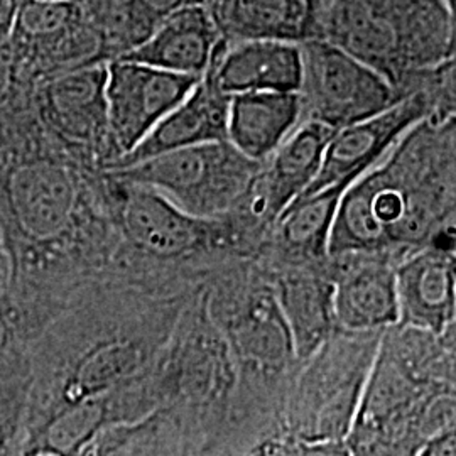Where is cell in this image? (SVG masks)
Returning a JSON list of instances; mask_svg holds the SVG:
<instances>
[{"label": "cell", "mask_w": 456, "mask_h": 456, "mask_svg": "<svg viewBox=\"0 0 456 456\" xmlns=\"http://www.w3.org/2000/svg\"><path fill=\"white\" fill-rule=\"evenodd\" d=\"M0 222L16 293L63 303L68 288L112 271L117 235L105 169L73 156L43 127L31 94L0 112Z\"/></svg>", "instance_id": "cell-1"}, {"label": "cell", "mask_w": 456, "mask_h": 456, "mask_svg": "<svg viewBox=\"0 0 456 456\" xmlns=\"http://www.w3.org/2000/svg\"><path fill=\"white\" fill-rule=\"evenodd\" d=\"M342 205L399 257L431 242L456 208V124L423 118L348 184Z\"/></svg>", "instance_id": "cell-2"}, {"label": "cell", "mask_w": 456, "mask_h": 456, "mask_svg": "<svg viewBox=\"0 0 456 456\" xmlns=\"http://www.w3.org/2000/svg\"><path fill=\"white\" fill-rule=\"evenodd\" d=\"M105 191L117 235L112 273L144 288H166L173 274L212 273L245 259L227 216L200 218L163 193L105 171Z\"/></svg>", "instance_id": "cell-3"}, {"label": "cell", "mask_w": 456, "mask_h": 456, "mask_svg": "<svg viewBox=\"0 0 456 456\" xmlns=\"http://www.w3.org/2000/svg\"><path fill=\"white\" fill-rule=\"evenodd\" d=\"M262 164L230 141H215L110 169L120 180L144 184L200 218H220L244 198Z\"/></svg>", "instance_id": "cell-4"}, {"label": "cell", "mask_w": 456, "mask_h": 456, "mask_svg": "<svg viewBox=\"0 0 456 456\" xmlns=\"http://www.w3.org/2000/svg\"><path fill=\"white\" fill-rule=\"evenodd\" d=\"M5 58L31 90L49 77L109 63L95 19L66 0H22Z\"/></svg>", "instance_id": "cell-5"}, {"label": "cell", "mask_w": 456, "mask_h": 456, "mask_svg": "<svg viewBox=\"0 0 456 456\" xmlns=\"http://www.w3.org/2000/svg\"><path fill=\"white\" fill-rule=\"evenodd\" d=\"M303 120L338 131L391 109L403 95L382 73L323 37L301 43Z\"/></svg>", "instance_id": "cell-6"}, {"label": "cell", "mask_w": 456, "mask_h": 456, "mask_svg": "<svg viewBox=\"0 0 456 456\" xmlns=\"http://www.w3.org/2000/svg\"><path fill=\"white\" fill-rule=\"evenodd\" d=\"M105 86L107 65H97L49 77L31 90L43 127L73 156L100 169L112 161Z\"/></svg>", "instance_id": "cell-7"}, {"label": "cell", "mask_w": 456, "mask_h": 456, "mask_svg": "<svg viewBox=\"0 0 456 456\" xmlns=\"http://www.w3.org/2000/svg\"><path fill=\"white\" fill-rule=\"evenodd\" d=\"M200 80L127 60L107 63L110 164L131 152L161 118L193 92Z\"/></svg>", "instance_id": "cell-8"}, {"label": "cell", "mask_w": 456, "mask_h": 456, "mask_svg": "<svg viewBox=\"0 0 456 456\" xmlns=\"http://www.w3.org/2000/svg\"><path fill=\"white\" fill-rule=\"evenodd\" d=\"M333 134V129L320 122L303 120L264 161L259 175L232 212L267 237L281 213L316 178Z\"/></svg>", "instance_id": "cell-9"}, {"label": "cell", "mask_w": 456, "mask_h": 456, "mask_svg": "<svg viewBox=\"0 0 456 456\" xmlns=\"http://www.w3.org/2000/svg\"><path fill=\"white\" fill-rule=\"evenodd\" d=\"M426 117L428 105L423 94L418 90L380 114L335 131L326 146L316 178L301 196L313 195L333 186H348L374 167L406 132Z\"/></svg>", "instance_id": "cell-10"}, {"label": "cell", "mask_w": 456, "mask_h": 456, "mask_svg": "<svg viewBox=\"0 0 456 456\" xmlns=\"http://www.w3.org/2000/svg\"><path fill=\"white\" fill-rule=\"evenodd\" d=\"M333 277L337 328L384 331L399 323L395 262L392 254H348L328 257Z\"/></svg>", "instance_id": "cell-11"}, {"label": "cell", "mask_w": 456, "mask_h": 456, "mask_svg": "<svg viewBox=\"0 0 456 456\" xmlns=\"http://www.w3.org/2000/svg\"><path fill=\"white\" fill-rule=\"evenodd\" d=\"M399 323L443 337L456 306V254L438 242L409 250L395 262Z\"/></svg>", "instance_id": "cell-12"}, {"label": "cell", "mask_w": 456, "mask_h": 456, "mask_svg": "<svg viewBox=\"0 0 456 456\" xmlns=\"http://www.w3.org/2000/svg\"><path fill=\"white\" fill-rule=\"evenodd\" d=\"M264 269L289 326L296 359H311L337 330L328 257L314 264Z\"/></svg>", "instance_id": "cell-13"}, {"label": "cell", "mask_w": 456, "mask_h": 456, "mask_svg": "<svg viewBox=\"0 0 456 456\" xmlns=\"http://www.w3.org/2000/svg\"><path fill=\"white\" fill-rule=\"evenodd\" d=\"M227 45L207 4H196L167 17L141 46L118 60L203 78Z\"/></svg>", "instance_id": "cell-14"}, {"label": "cell", "mask_w": 456, "mask_h": 456, "mask_svg": "<svg viewBox=\"0 0 456 456\" xmlns=\"http://www.w3.org/2000/svg\"><path fill=\"white\" fill-rule=\"evenodd\" d=\"M205 77L227 97L247 92H297L303 77L301 43L279 39L228 43Z\"/></svg>", "instance_id": "cell-15"}, {"label": "cell", "mask_w": 456, "mask_h": 456, "mask_svg": "<svg viewBox=\"0 0 456 456\" xmlns=\"http://www.w3.org/2000/svg\"><path fill=\"white\" fill-rule=\"evenodd\" d=\"M228 102L230 97L220 94L203 77L193 92L161 118L131 152L118 158L105 171L122 169L186 147L227 141Z\"/></svg>", "instance_id": "cell-16"}, {"label": "cell", "mask_w": 456, "mask_h": 456, "mask_svg": "<svg viewBox=\"0 0 456 456\" xmlns=\"http://www.w3.org/2000/svg\"><path fill=\"white\" fill-rule=\"evenodd\" d=\"M345 190L346 186H333L294 200L271 228L256 261L267 269L325 261L333 218Z\"/></svg>", "instance_id": "cell-17"}, {"label": "cell", "mask_w": 456, "mask_h": 456, "mask_svg": "<svg viewBox=\"0 0 456 456\" xmlns=\"http://www.w3.org/2000/svg\"><path fill=\"white\" fill-rule=\"evenodd\" d=\"M303 122L297 92H247L228 102L227 139L247 158L264 163Z\"/></svg>", "instance_id": "cell-18"}, {"label": "cell", "mask_w": 456, "mask_h": 456, "mask_svg": "<svg viewBox=\"0 0 456 456\" xmlns=\"http://www.w3.org/2000/svg\"><path fill=\"white\" fill-rule=\"evenodd\" d=\"M149 348L142 337L114 335L90 346L75 363L63 386L65 404L112 392L137 374Z\"/></svg>", "instance_id": "cell-19"}, {"label": "cell", "mask_w": 456, "mask_h": 456, "mask_svg": "<svg viewBox=\"0 0 456 456\" xmlns=\"http://www.w3.org/2000/svg\"><path fill=\"white\" fill-rule=\"evenodd\" d=\"M196 4L205 0H103L85 9L102 31L110 63L141 46L167 17Z\"/></svg>", "instance_id": "cell-20"}, {"label": "cell", "mask_w": 456, "mask_h": 456, "mask_svg": "<svg viewBox=\"0 0 456 456\" xmlns=\"http://www.w3.org/2000/svg\"><path fill=\"white\" fill-rule=\"evenodd\" d=\"M110 394L65 404L34 438L29 456H80L107 426L115 424Z\"/></svg>", "instance_id": "cell-21"}, {"label": "cell", "mask_w": 456, "mask_h": 456, "mask_svg": "<svg viewBox=\"0 0 456 456\" xmlns=\"http://www.w3.org/2000/svg\"><path fill=\"white\" fill-rule=\"evenodd\" d=\"M80 456H178L175 424L163 411L110 424Z\"/></svg>", "instance_id": "cell-22"}, {"label": "cell", "mask_w": 456, "mask_h": 456, "mask_svg": "<svg viewBox=\"0 0 456 456\" xmlns=\"http://www.w3.org/2000/svg\"><path fill=\"white\" fill-rule=\"evenodd\" d=\"M418 90L428 105L426 118L456 124V49L424 71Z\"/></svg>", "instance_id": "cell-23"}, {"label": "cell", "mask_w": 456, "mask_h": 456, "mask_svg": "<svg viewBox=\"0 0 456 456\" xmlns=\"http://www.w3.org/2000/svg\"><path fill=\"white\" fill-rule=\"evenodd\" d=\"M416 456H456V423L433 433L421 443Z\"/></svg>", "instance_id": "cell-24"}, {"label": "cell", "mask_w": 456, "mask_h": 456, "mask_svg": "<svg viewBox=\"0 0 456 456\" xmlns=\"http://www.w3.org/2000/svg\"><path fill=\"white\" fill-rule=\"evenodd\" d=\"M296 456H355L345 440L301 441Z\"/></svg>", "instance_id": "cell-25"}, {"label": "cell", "mask_w": 456, "mask_h": 456, "mask_svg": "<svg viewBox=\"0 0 456 456\" xmlns=\"http://www.w3.org/2000/svg\"><path fill=\"white\" fill-rule=\"evenodd\" d=\"M14 281V262L7 242L5 230L0 222V301L7 296Z\"/></svg>", "instance_id": "cell-26"}, {"label": "cell", "mask_w": 456, "mask_h": 456, "mask_svg": "<svg viewBox=\"0 0 456 456\" xmlns=\"http://www.w3.org/2000/svg\"><path fill=\"white\" fill-rule=\"evenodd\" d=\"M22 0H0V56H5Z\"/></svg>", "instance_id": "cell-27"}, {"label": "cell", "mask_w": 456, "mask_h": 456, "mask_svg": "<svg viewBox=\"0 0 456 456\" xmlns=\"http://www.w3.org/2000/svg\"><path fill=\"white\" fill-rule=\"evenodd\" d=\"M431 240L452 248L456 254V208L448 215V218L443 222L440 230Z\"/></svg>", "instance_id": "cell-28"}, {"label": "cell", "mask_w": 456, "mask_h": 456, "mask_svg": "<svg viewBox=\"0 0 456 456\" xmlns=\"http://www.w3.org/2000/svg\"><path fill=\"white\" fill-rule=\"evenodd\" d=\"M440 342L446 350L456 352V306L453 318H452V323L446 328V331L443 333V337H440Z\"/></svg>", "instance_id": "cell-29"}, {"label": "cell", "mask_w": 456, "mask_h": 456, "mask_svg": "<svg viewBox=\"0 0 456 456\" xmlns=\"http://www.w3.org/2000/svg\"><path fill=\"white\" fill-rule=\"evenodd\" d=\"M66 2H75V4H80L83 7H95L98 4H102L103 0H66Z\"/></svg>", "instance_id": "cell-30"}]
</instances>
